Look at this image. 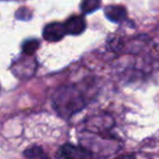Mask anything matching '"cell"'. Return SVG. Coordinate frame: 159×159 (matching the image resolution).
<instances>
[{
    "label": "cell",
    "instance_id": "6da1fadb",
    "mask_svg": "<svg viewBox=\"0 0 159 159\" xmlns=\"http://www.w3.org/2000/svg\"><path fill=\"white\" fill-rule=\"evenodd\" d=\"M53 104L57 111L64 118L73 115L83 107V97L74 87H62L53 96Z\"/></svg>",
    "mask_w": 159,
    "mask_h": 159
},
{
    "label": "cell",
    "instance_id": "7a4b0ae2",
    "mask_svg": "<svg viewBox=\"0 0 159 159\" xmlns=\"http://www.w3.org/2000/svg\"><path fill=\"white\" fill-rule=\"evenodd\" d=\"M56 157L57 159H92V154L84 147L66 144L58 149Z\"/></svg>",
    "mask_w": 159,
    "mask_h": 159
},
{
    "label": "cell",
    "instance_id": "3957f363",
    "mask_svg": "<svg viewBox=\"0 0 159 159\" xmlns=\"http://www.w3.org/2000/svg\"><path fill=\"white\" fill-rule=\"evenodd\" d=\"M66 34L64 24L59 22H53L46 25L43 31V36L48 42H59Z\"/></svg>",
    "mask_w": 159,
    "mask_h": 159
},
{
    "label": "cell",
    "instance_id": "277c9868",
    "mask_svg": "<svg viewBox=\"0 0 159 159\" xmlns=\"http://www.w3.org/2000/svg\"><path fill=\"white\" fill-rule=\"evenodd\" d=\"M86 27V22L85 19L81 16H74L69 18L64 23V29H66V34L71 35H80L84 32Z\"/></svg>",
    "mask_w": 159,
    "mask_h": 159
},
{
    "label": "cell",
    "instance_id": "5b68a950",
    "mask_svg": "<svg viewBox=\"0 0 159 159\" xmlns=\"http://www.w3.org/2000/svg\"><path fill=\"white\" fill-rule=\"evenodd\" d=\"M105 16L111 22L119 23L126 18V10L121 6H109L105 9Z\"/></svg>",
    "mask_w": 159,
    "mask_h": 159
},
{
    "label": "cell",
    "instance_id": "8992f818",
    "mask_svg": "<svg viewBox=\"0 0 159 159\" xmlns=\"http://www.w3.org/2000/svg\"><path fill=\"white\" fill-rule=\"evenodd\" d=\"M24 156L27 159H49L48 156H46L42 147L39 146H32L27 148L24 152Z\"/></svg>",
    "mask_w": 159,
    "mask_h": 159
},
{
    "label": "cell",
    "instance_id": "52a82bcc",
    "mask_svg": "<svg viewBox=\"0 0 159 159\" xmlns=\"http://www.w3.org/2000/svg\"><path fill=\"white\" fill-rule=\"evenodd\" d=\"M100 6V0H82L81 3V10L83 13L89 14L96 11Z\"/></svg>",
    "mask_w": 159,
    "mask_h": 159
},
{
    "label": "cell",
    "instance_id": "ba28073f",
    "mask_svg": "<svg viewBox=\"0 0 159 159\" xmlns=\"http://www.w3.org/2000/svg\"><path fill=\"white\" fill-rule=\"evenodd\" d=\"M39 42L37 39H29L23 44V52L27 56H31L37 50Z\"/></svg>",
    "mask_w": 159,
    "mask_h": 159
},
{
    "label": "cell",
    "instance_id": "9c48e42d",
    "mask_svg": "<svg viewBox=\"0 0 159 159\" xmlns=\"http://www.w3.org/2000/svg\"><path fill=\"white\" fill-rule=\"evenodd\" d=\"M16 18L21 19V20H29V19L31 18V12L27 9H25V8H21V9L16 12Z\"/></svg>",
    "mask_w": 159,
    "mask_h": 159
},
{
    "label": "cell",
    "instance_id": "30bf717a",
    "mask_svg": "<svg viewBox=\"0 0 159 159\" xmlns=\"http://www.w3.org/2000/svg\"><path fill=\"white\" fill-rule=\"evenodd\" d=\"M117 159H135L134 157H132V156H121V157H119V158H117Z\"/></svg>",
    "mask_w": 159,
    "mask_h": 159
}]
</instances>
